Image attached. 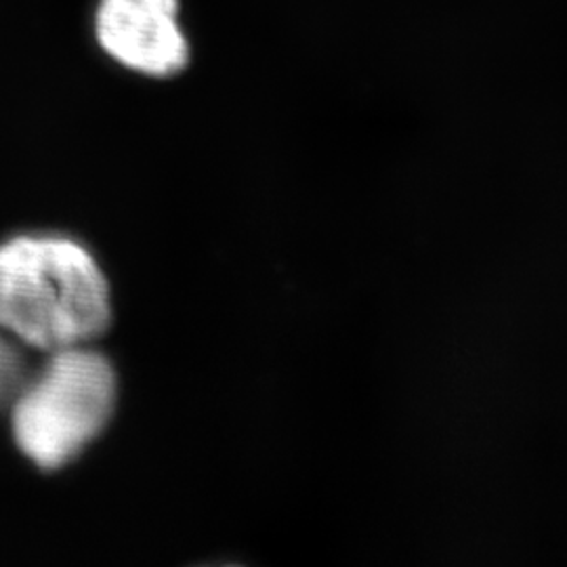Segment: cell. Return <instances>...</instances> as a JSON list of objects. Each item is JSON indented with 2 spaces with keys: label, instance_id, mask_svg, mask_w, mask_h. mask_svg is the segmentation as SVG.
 I'll use <instances>...</instances> for the list:
<instances>
[{
  "label": "cell",
  "instance_id": "cell-1",
  "mask_svg": "<svg viewBox=\"0 0 567 567\" xmlns=\"http://www.w3.org/2000/svg\"><path fill=\"white\" fill-rule=\"evenodd\" d=\"M110 288L93 255L70 238L0 244V328L28 349L89 344L110 326Z\"/></svg>",
  "mask_w": 567,
  "mask_h": 567
},
{
  "label": "cell",
  "instance_id": "cell-2",
  "mask_svg": "<svg viewBox=\"0 0 567 567\" xmlns=\"http://www.w3.org/2000/svg\"><path fill=\"white\" fill-rule=\"evenodd\" d=\"M116 402L110 360L89 344L49 353L11 405L21 452L41 468L74 461L102 433Z\"/></svg>",
  "mask_w": 567,
  "mask_h": 567
},
{
  "label": "cell",
  "instance_id": "cell-3",
  "mask_svg": "<svg viewBox=\"0 0 567 567\" xmlns=\"http://www.w3.org/2000/svg\"><path fill=\"white\" fill-rule=\"evenodd\" d=\"M91 30L103 55L131 74L168 81L189 68L182 0H97Z\"/></svg>",
  "mask_w": 567,
  "mask_h": 567
},
{
  "label": "cell",
  "instance_id": "cell-4",
  "mask_svg": "<svg viewBox=\"0 0 567 567\" xmlns=\"http://www.w3.org/2000/svg\"><path fill=\"white\" fill-rule=\"evenodd\" d=\"M32 372L28 347L0 328V408L13 405Z\"/></svg>",
  "mask_w": 567,
  "mask_h": 567
}]
</instances>
